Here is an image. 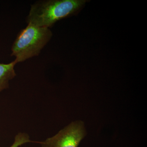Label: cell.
<instances>
[{"mask_svg": "<svg viewBox=\"0 0 147 147\" xmlns=\"http://www.w3.org/2000/svg\"><path fill=\"white\" fill-rule=\"evenodd\" d=\"M86 0H41L31 6L28 24L50 28L58 21L76 13Z\"/></svg>", "mask_w": 147, "mask_h": 147, "instance_id": "cell-1", "label": "cell"}, {"mask_svg": "<svg viewBox=\"0 0 147 147\" xmlns=\"http://www.w3.org/2000/svg\"><path fill=\"white\" fill-rule=\"evenodd\" d=\"M53 35L50 28L28 24L16 37L11 47V55L15 57L17 63L38 56Z\"/></svg>", "mask_w": 147, "mask_h": 147, "instance_id": "cell-2", "label": "cell"}, {"mask_svg": "<svg viewBox=\"0 0 147 147\" xmlns=\"http://www.w3.org/2000/svg\"><path fill=\"white\" fill-rule=\"evenodd\" d=\"M86 134L84 122L75 121L39 144L41 147H78Z\"/></svg>", "mask_w": 147, "mask_h": 147, "instance_id": "cell-3", "label": "cell"}, {"mask_svg": "<svg viewBox=\"0 0 147 147\" xmlns=\"http://www.w3.org/2000/svg\"><path fill=\"white\" fill-rule=\"evenodd\" d=\"M15 61L9 63H0V92L8 88L9 82L16 76Z\"/></svg>", "mask_w": 147, "mask_h": 147, "instance_id": "cell-4", "label": "cell"}, {"mask_svg": "<svg viewBox=\"0 0 147 147\" xmlns=\"http://www.w3.org/2000/svg\"><path fill=\"white\" fill-rule=\"evenodd\" d=\"M30 142H36L31 141L28 134L27 133L20 132L15 136L13 144L9 147H19L24 144Z\"/></svg>", "mask_w": 147, "mask_h": 147, "instance_id": "cell-5", "label": "cell"}]
</instances>
